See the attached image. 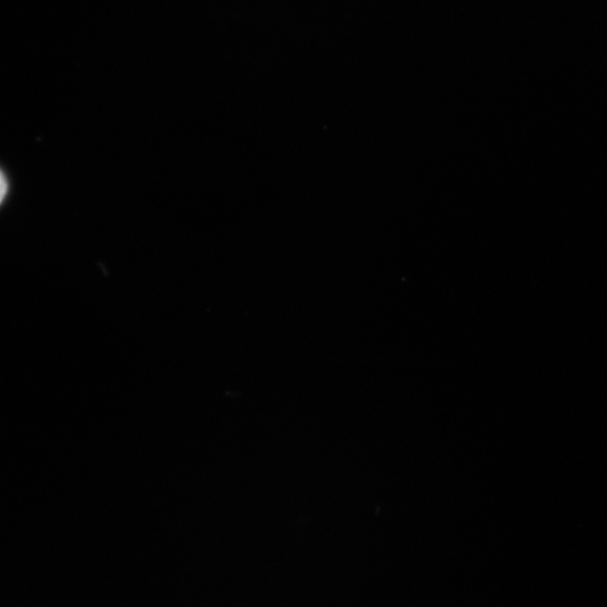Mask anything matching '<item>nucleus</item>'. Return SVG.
Wrapping results in <instances>:
<instances>
[{
    "mask_svg": "<svg viewBox=\"0 0 607 607\" xmlns=\"http://www.w3.org/2000/svg\"><path fill=\"white\" fill-rule=\"evenodd\" d=\"M8 188H9V185H8V181L4 176V173L2 171H0V204L3 203L7 194H8Z\"/></svg>",
    "mask_w": 607,
    "mask_h": 607,
    "instance_id": "1",
    "label": "nucleus"
}]
</instances>
